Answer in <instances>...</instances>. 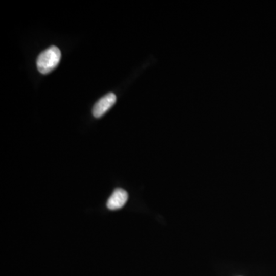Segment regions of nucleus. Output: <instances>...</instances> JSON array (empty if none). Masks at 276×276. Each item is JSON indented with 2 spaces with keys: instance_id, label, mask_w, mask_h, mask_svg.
Returning <instances> with one entry per match:
<instances>
[{
  "instance_id": "f257e3e1",
  "label": "nucleus",
  "mask_w": 276,
  "mask_h": 276,
  "mask_svg": "<svg viewBox=\"0 0 276 276\" xmlns=\"http://www.w3.org/2000/svg\"><path fill=\"white\" fill-rule=\"evenodd\" d=\"M61 57V51L56 46H51L43 51L37 58L36 64L38 72L44 75L52 72L58 66Z\"/></svg>"
},
{
  "instance_id": "7ed1b4c3",
  "label": "nucleus",
  "mask_w": 276,
  "mask_h": 276,
  "mask_svg": "<svg viewBox=\"0 0 276 276\" xmlns=\"http://www.w3.org/2000/svg\"><path fill=\"white\" fill-rule=\"evenodd\" d=\"M128 199V193L126 190L118 188L113 192L107 202V207L110 210L122 208Z\"/></svg>"
},
{
  "instance_id": "f03ea898",
  "label": "nucleus",
  "mask_w": 276,
  "mask_h": 276,
  "mask_svg": "<svg viewBox=\"0 0 276 276\" xmlns=\"http://www.w3.org/2000/svg\"><path fill=\"white\" fill-rule=\"evenodd\" d=\"M116 101L117 97L113 93H108L104 95L101 99L98 100V102L94 106L92 110L94 117L96 118H101L109 109L111 108Z\"/></svg>"
}]
</instances>
